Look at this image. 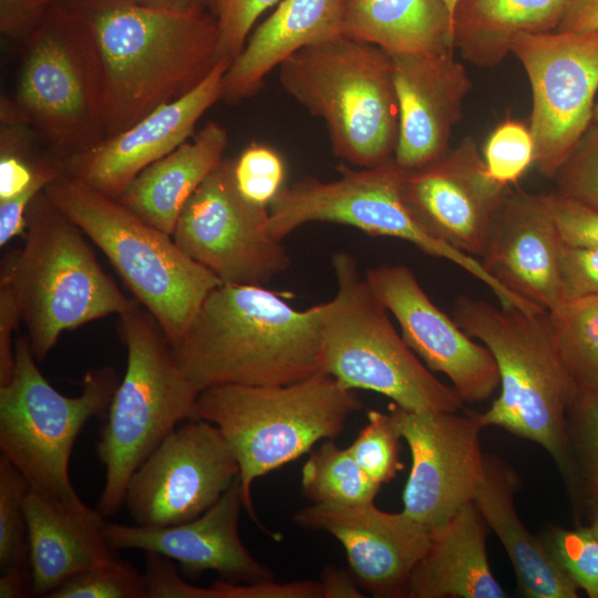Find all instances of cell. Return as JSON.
Here are the masks:
<instances>
[{"label":"cell","instance_id":"11a10c76","mask_svg":"<svg viewBox=\"0 0 598 598\" xmlns=\"http://www.w3.org/2000/svg\"><path fill=\"white\" fill-rule=\"evenodd\" d=\"M448 10L451 11L452 13V17H453V11H454V8H455V4L457 2V0H444Z\"/></svg>","mask_w":598,"mask_h":598},{"label":"cell","instance_id":"2e32d148","mask_svg":"<svg viewBox=\"0 0 598 598\" xmlns=\"http://www.w3.org/2000/svg\"><path fill=\"white\" fill-rule=\"evenodd\" d=\"M392 423L411 453L403 512L431 535L473 503L485 473L476 414L410 411L391 403Z\"/></svg>","mask_w":598,"mask_h":598},{"label":"cell","instance_id":"9c48e42d","mask_svg":"<svg viewBox=\"0 0 598 598\" xmlns=\"http://www.w3.org/2000/svg\"><path fill=\"white\" fill-rule=\"evenodd\" d=\"M331 265L337 292L324 302L321 371L348 389L374 391L410 411L458 412L464 402L398 334L354 256L334 252Z\"/></svg>","mask_w":598,"mask_h":598},{"label":"cell","instance_id":"f907efd6","mask_svg":"<svg viewBox=\"0 0 598 598\" xmlns=\"http://www.w3.org/2000/svg\"><path fill=\"white\" fill-rule=\"evenodd\" d=\"M322 598H361L364 597L352 574L334 566L323 569L320 580Z\"/></svg>","mask_w":598,"mask_h":598},{"label":"cell","instance_id":"e575fe53","mask_svg":"<svg viewBox=\"0 0 598 598\" xmlns=\"http://www.w3.org/2000/svg\"><path fill=\"white\" fill-rule=\"evenodd\" d=\"M49 598H146L144 574L118 555L96 561L53 590Z\"/></svg>","mask_w":598,"mask_h":598},{"label":"cell","instance_id":"3957f363","mask_svg":"<svg viewBox=\"0 0 598 598\" xmlns=\"http://www.w3.org/2000/svg\"><path fill=\"white\" fill-rule=\"evenodd\" d=\"M454 320L492 353L499 394L478 413L484 427L498 426L540 445L559 471L566 455V413L579 390L557 350L548 311L499 308L461 296Z\"/></svg>","mask_w":598,"mask_h":598},{"label":"cell","instance_id":"f35d334b","mask_svg":"<svg viewBox=\"0 0 598 598\" xmlns=\"http://www.w3.org/2000/svg\"><path fill=\"white\" fill-rule=\"evenodd\" d=\"M285 165L272 148L252 143L235 159V179L249 202L268 207L283 187Z\"/></svg>","mask_w":598,"mask_h":598},{"label":"cell","instance_id":"277c9868","mask_svg":"<svg viewBox=\"0 0 598 598\" xmlns=\"http://www.w3.org/2000/svg\"><path fill=\"white\" fill-rule=\"evenodd\" d=\"M362 408L353 390L319 371L283 385L220 384L199 392L196 419L221 431L239 465L244 508L259 525L251 498L258 477L332 440Z\"/></svg>","mask_w":598,"mask_h":598},{"label":"cell","instance_id":"7402d4cb","mask_svg":"<svg viewBox=\"0 0 598 598\" xmlns=\"http://www.w3.org/2000/svg\"><path fill=\"white\" fill-rule=\"evenodd\" d=\"M563 245L548 194L509 189L491 223L480 261L507 289L549 311L564 301Z\"/></svg>","mask_w":598,"mask_h":598},{"label":"cell","instance_id":"8992f818","mask_svg":"<svg viewBox=\"0 0 598 598\" xmlns=\"http://www.w3.org/2000/svg\"><path fill=\"white\" fill-rule=\"evenodd\" d=\"M44 193L104 252L171 344L176 343L207 295L223 283L219 278L188 257L172 235L66 172Z\"/></svg>","mask_w":598,"mask_h":598},{"label":"cell","instance_id":"836d02e7","mask_svg":"<svg viewBox=\"0 0 598 598\" xmlns=\"http://www.w3.org/2000/svg\"><path fill=\"white\" fill-rule=\"evenodd\" d=\"M30 485L0 455V570L30 569L25 499Z\"/></svg>","mask_w":598,"mask_h":598},{"label":"cell","instance_id":"f5cc1de1","mask_svg":"<svg viewBox=\"0 0 598 598\" xmlns=\"http://www.w3.org/2000/svg\"><path fill=\"white\" fill-rule=\"evenodd\" d=\"M138 4L172 8V9H190V8H208L210 9L212 0H126Z\"/></svg>","mask_w":598,"mask_h":598},{"label":"cell","instance_id":"603a6c76","mask_svg":"<svg viewBox=\"0 0 598 598\" xmlns=\"http://www.w3.org/2000/svg\"><path fill=\"white\" fill-rule=\"evenodd\" d=\"M399 105L393 158L408 172L427 166L450 150L453 127L472 87L453 50L432 54L391 55Z\"/></svg>","mask_w":598,"mask_h":598},{"label":"cell","instance_id":"6da1fadb","mask_svg":"<svg viewBox=\"0 0 598 598\" xmlns=\"http://www.w3.org/2000/svg\"><path fill=\"white\" fill-rule=\"evenodd\" d=\"M61 1L86 24L99 53L105 137L189 93L220 61L217 23L208 8Z\"/></svg>","mask_w":598,"mask_h":598},{"label":"cell","instance_id":"f6af8a7d","mask_svg":"<svg viewBox=\"0 0 598 598\" xmlns=\"http://www.w3.org/2000/svg\"><path fill=\"white\" fill-rule=\"evenodd\" d=\"M206 598H322V589L320 581L313 580L236 584L218 579L206 588Z\"/></svg>","mask_w":598,"mask_h":598},{"label":"cell","instance_id":"ba28073f","mask_svg":"<svg viewBox=\"0 0 598 598\" xmlns=\"http://www.w3.org/2000/svg\"><path fill=\"white\" fill-rule=\"evenodd\" d=\"M138 302L118 316L126 368L113 395L96 444L105 483L96 504L113 517L127 483L150 453L177 424L196 419L199 391L179 367L163 329Z\"/></svg>","mask_w":598,"mask_h":598},{"label":"cell","instance_id":"cb8c5ba5","mask_svg":"<svg viewBox=\"0 0 598 598\" xmlns=\"http://www.w3.org/2000/svg\"><path fill=\"white\" fill-rule=\"evenodd\" d=\"M347 0H282L248 37L223 81L226 103L256 94L270 71L298 50L342 34Z\"/></svg>","mask_w":598,"mask_h":598},{"label":"cell","instance_id":"ac0fdd59","mask_svg":"<svg viewBox=\"0 0 598 598\" xmlns=\"http://www.w3.org/2000/svg\"><path fill=\"white\" fill-rule=\"evenodd\" d=\"M509 192L487 173L472 136L427 166L408 172L404 198L434 237L470 256H481L491 223Z\"/></svg>","mask_w":598,"mask_h":598},{"label":"cell","instance_id":"d4e9b609","mask_svg":"<svg viewBox=\"0 0 598 598\" xmlns=\"http://www.w3.org/2000/svg\"><path fill=\"white\" fill-rule=\"evenodd\" d=\"M33 596L53 590L96 561L116 556L96 508H75L29 488L25 499Z\"/></svg>","mask_w":598,"mask_h":598},{"label":"cell","instance_id":"bcb514c9","mask_svg":"<svg viewBox=\"0 0 598 598\" xmlns=\"http://www.w3.org/2000/svg\"><path fill=\"white\" fill-rule=\"evenodd\" d=\"M146 598H203L204 587L187 582L172 559L145 553Z\"/></svg>","mask_w":598,"mask_h":598},{"label":"cell","instance_id":"4fadbf2b","mask_svg":"<svg viewBox=\"0 0 598 598\" xmlns=\"http://www.w3.org/2000/svg\"><path fill=\"white\" fill-rule=\"evenodd\" d=\"M268 221V207L239 192L235 159L223 158L188 198L172 236L223 283L265 286L291 265Z\"/></svg>","mask_w":598,"mask_h":598},{"label":"cell","instance_id":"74e56055","mask_svg":"<svg viewBox=\"0 0 598 598\" xmlns=\"http://www.w3.org/2000/svg\"><path fill=\"white\" fill-rule=\"evenodd\" d=\"M482 155L494 182L504 187L516 184L534 165L529 127L515 120L502 122L488 136Z\"/></svg>","mask_w":598,"mask_h":598},{"label":"cell","instance_id":"d6a6232c","mask_svg":"<svg viewBox=\"0 0 598 598\" xmlns=\"http://www.w3.org/2000/svg\"><path fill=\"white\" fill-rule=\"evenodd\" d=\"M560 473L576 504L598 507V392L579 391L567 410Z\"/></svg>","mask_w":598,"mask_h":598},{"label":"cell","instance_id":"5bb4252c","mask_svg":"<svg viewBox=\"0 0 598 598\" xmlns=\"http://www.w3.org/2000/svg\"><path fill=\"white\" fill-rule=\"evenodd\" d=\"M511 53L522 63L532 89L534 166L554 178L592 122L598 29L522 34Z\"/></svg>","mask_w":598,"mask_h":598},{"label":"cell","instance_id":"7bdbcfd3","mask_svg":"<svg viewBox=\"0 0 598 598\" xmlns=\"http://www.w3.org/2000/svg\"><path fill=\"white\" fill-rule=\"evenodd\" d=\"M548 196L563 243L574 247L598 248V210L556 192Z\"/></svg>","mask_w":598,"mask_h":598},{"label":"cell","instance_id":"d590c367","mask_svg":"<svg viewBox=\"0 0 598 598\" xmlns=\"http://www.w3.org/2000/svg\"><path fill=\"white\" fill-rule=\"evenodd\" d=\"M368 422L348 447L365 474L382 485L403 468L400 462V435L389 413L370 410Z\"/></svg>","mask_w":598,"mask_h":598},{"label":"cell","instance_id":"ffe728a7","mask_svg":"<svg viewBox=\"0 0 598 598\" xmlns=\"http://www.w3.org/2000/svg\"><path fill=\"white\" fill-rule=\"evenodd\" d=\"M230 63L220 60L189 93L158 106L126 130L66 157L63 159L65 172L118 199L143 169L186 142L198 120L221 100L224 75Z\"/></svg>","mask_w":598,"mask_h":598},{"label":"cell","instance_id":"9a60e30c","mask_svg":"<svg viewBox=\"0 0 598 598\" xmlns=\"http://www.w3.org/2000/svg\"><path fill=\"white\" fill-rule=\"evenodd\" d=\"M239 477L231 447L215 424L190 420L176 426L132 474L124 504L136 525L190 522Z\"/></svg>","mask_w":598,"mask_h":598},{"label":"cell","instance_id":"b9f144b4","mask_svg":"<svg viewBox=\"0 0 598 598\" xmlns=\"http://www.w3.org/2000/svg\"><path fill=\"white\" fill-rule=\"evenodd\" d=\"M64 173L65 164L59 156L35 159L30 183L17 195L0 200L1 248L17 236H24L30 204L51 182Z\"/></svg>","mask_w":598,"mask_h":598},{"label":"cell","instance_id":"44dd1931","mask_svg":"<svg viewBox=\"0 0 598 598\" xmlns=\"http://www.w3.org/2000/svg\"><path fill=\"white\" fill-rule=\"evenodd\" d=\"M241 507L244 495L237 477L214 506L190 522L150 527L106 520L103 534L115 551L138 549L176 560L186 578L214 570L236 584L274 580L272 571L251 555L240 538Z\"/></svg>","mask_w":598,"mask_h":598},{"label":"cell","instance_id":"4dcf8cb0","mask_svg":"<svg viewBox=\"0 0 598 598\" xmlns=\"http://www.w3.org/2000/svg\"><path fill=\"white\" fill-rule=\"evenodd\" d=\"M559 355L579 391L598 392V296L566 300L548 311Z\"/></svg>","mask_w":598,"mask_h":598},{"label":"cell","instance_id":"52a82bcc","mask_svg":"<svg viewBox=\"0 0 598 598\" xmlns=\"http://www.w3.org/2000/svg\"><path fill=\"white\" fill-rule=\"evenodd\" d=\"M278 73L287 94L324 121L336 157L360 168L393 157L399 105L388 52L341 35L298 50Z\"/></svg>","mask_w":598,"mask_h":598},{"label":"cell","instance_id":"f546056e","mask_svg":"<svg viewBox=\"0 0 598 598\" xmlns=\"http://www.w3.org/2000/svg\"><path fill=\"white\" fill-rule=\"evenodd\" d=\"M453 17L444 0H347L342 34L390 55L454 50Z\"/></svg>","mask_w":598,"mask_h":598},{"label":"cell","instance_id":"83f0119b","mask_svg":"<svg viewBox=\"0 0 598 598\" xmlns=\"http://www.w3.org/2000/svg\"><path fill=\"white\" fill-rule=\"evenodd\" d=\"M225 127L206 123L190 141L143 169L118 200L150 225L172 235L188 198L223 161Z\"/></svg>","mask_w":598,"mask_h":598},{"label":"cell","instance_id":"7a4b0ae2","mask_svg":"<svg viewBox=\"0 0 598 598\" xmlns=\"http://www.w3.org/2000/svg\"><path fill=\"white\" fill-rule=\"evenodd\" d=\"M323 311L324 302L297 310L265 286L220 283L171 346L199 392L289 384L321 371Z\"/></svg>","mask_w":598,"mask_h":598},{"label":"cell","instance_id":"ab89813d","mask_svg":"<svg viewBox=\"0 0 598 598\" xmlns=\"http://www.w3.org/2000/svg\"><path fill=\"white\" fill-rule=\"evenodd\" d=\"M554 178L556 193L598 210V123L591 122Z\"/></svg>","mask_w":598,"mask_h":598},{"label":"cell","instance_id":"5b68a950","mask_svg":"<svg viewBox=\"0 0 598 598\" xmlns=\"http://www.w3.org/2000/svg\"><path fill=\"white\" fill-rule=\"evenodd\" d=\"M84 236L43 189L27 210L23 247L2 258L38 362L64 331L120 316L138 303L103 270Z\"/></svg>","mask_w":598,"mask_h":598},{"label":"cell","instance_id":"7c38bea8","mask_svg":"<svg viewBox=\"0 0 598 598\" xmlns=\"http://www.w3.org/2000/svg\"><path fill=\"white\" fill-rule=\"evenodd\" d=\"M339 172L341 176L333 181L306 177L283 185L268 206L270 234L282 240L305 224L332 223L371 236L399 238L461 267L486 285L501 302L516 299L480 260L437 239L420 224L403 194L408 171L393 157L368 168L340 165Z\"/></svg>","mask_w":598,"mask_h":598},{"label":"cell","instance_id":"816d5d0a","mask_svg":"<svg viewBox=\"0 0 598 598\" xmlns=\"http://www.w3.org/2000/svg\"><path fill=\"white\" fill-rule=\"evenodd\" d=\"M33 596L30 569H11L1 573L0 598H24Z\"/></svg>","mask_w":598,"mask_h":598},{"label":"cell","instance_id":"d6986e66","mask_svg":"<svg viewBox=\"0 0 598 598\" xmlns=\"http://www.w3.org/2000/svg\"><path fill=\"white\" fill-rule=\"evenodd\" d=\"M297 525L322 530L343 546L359 586L379 598H408L411 576L432 535L400 513L360 505L316 504L295 514Z\"/></svg>","mask_w":598,"mask_h":598},{"label":"cell","instance_id":"9f6ffc18","mask_svg":"<svg viewBox=\"0 0 598 598\" xmlns=\"http://www.w3.org/2000/svg\"><path fill=\"white\" fill-rule=\"evenodd\" d=\"M592 122H594V123H598V103H596V104H595V107H594Z\"/></svg>","mask_w":598,"mask_h":598},{"label":"cell","instance_id":"7dc6e473","mask_svg":"<svg viewBox=\"0 0 598 598\" xmlns=\"http://www.w3.org/2000/svg\"><path fill=\"white\" fill-rule=\"evenodd\" d=\"M21 315L8 268H0V385L6 384L14 367V340Z\"/></svg>","mask_w":598,"mask_h":598},{"label":"cell","instance_id":"ee69618b","mask_svg":"<svg viewBox=\"0 0 598 598\" xmlns=\"http://www.w3.org/2000/svg\"><path fill=\"white\" fill-rule=\"evenodd\" d=\"M563 298L598 296V248L563 245L560 251Z\"/></svg>","mask_w":598,"mask_h":598},{"label":"cell","instance_id":"4316f807","mask_svg":"<svg viewBox=\"0 0 598 598\" xmlns=\"http://www.w3.org/2000/svg\"><path fill=\"white\" fill-rule=\"evenodd\" d=\"M486 523L474 503L436 534L411 576L408 598H505L487 557Z\"/></svg>","mask_w":598,"mask_h":598},{"label":"cell","instance_id":"8d00e7d4","mask_svg":"<svg viewBox=\"0 0 598 598\" xmlns=\"http://www.w3.org/2000/svg\"><path fill=\"white\" fill-rule=\"evenodd\" d=\"M548 553L571 580L598 598V539L588 526L577 529L549 527L540 538Z\"/></svg>","mask_w":598,"mask_h":598},{"label":"cell","instance_id":"30bf717a","mask_svg":"<svg viewBox=\"0 0 598 598\" xmlns=\"http://www.w3.org/2000/svg\"><path fill=\"white\" fill-rule=\"evenodd\" d=\"M120 379L111 365L89 369L81 393L68 396L44 378L28 337L14 339V367L0 385V451L42 495L81 508L69 464L75 441L91 419L103 422Z\"/></svg>","mask_w":598,"mask_h":598},{"label":"cell","instance_id":"8fae6325","mask_svg":"<svg viewBox=\"0 0 598 598\" xmlns=\"http://www.w3.org/2000/svg\"><path fill=\"white\" fill-rule=\"evenodd\" d=\"M21 116L65 159L105 137L102 68L86 24L61 0L23 41Z\"/></svg>","mask_w":598,"mask_h":598},{"label":"cell","instance_id":"c3c4849f","mask_svg":"<svg viewBox=\"0 0 598 598\" xmlns=\"http://www.w3.org/2000/svg\"><path fill=\"white\" fill-rule=\"evenodd\" d=\"M58 0H0V31L12 40H24Z\"/></svg>","mask_w":598,"mask_h":598},{"label":"cell","instance_id":"60d3db41","mask_svg":"<svg viewBox=\"0 0 598 598\" xmlns=\"http://www.w3.org/2000/svg\"><path fill=\"white\" fill-rule=\"evenodd\" d=\"M279 0H212L218 29V59L230 62L240 53L259 17Z\"/></svg>","mask_w":598,"mask_h":598},{"label":"cell","instance_id":"1f68e13d","mask_svg":"<svg viewBox=\"0 0 598 598\" xmlns=\"http://www.w3.org/2000/svg\"><path fill=\"white\" fill-rule=\"evenodd\" d=\"M301 488L316 504L360 505L373 503L381 485L365 474L348 448L327 440L303 464Z\"/></svg>","mask_w":598,"mask_h":598},{"label":"cell","instance_id":"db71d44e","mask_svg":"<svg viewBox=\"0 0 598 598\" xmlns=\"http://www.w3.org/2000/svg\"><path fill=\"white\" fill-rule=\"evenodd\" d=\"M588 514L590 519V525L588 527L598 539V507L589 511Z\"/></svg>","mask_w":598,"mask_h":598},{"label":"cell","instance_id":"e0dca14e","mask_svg":"<svg viewBox=\"0 0 598 598\" xmlns=\"http://www.w3.org/2000/svg\"><path fill=\"white\" fill-rule=\"evenodd\" d=\"M364 276L396 319L405 343L431 371L448 378L463 402H483L494 394L499 374L491 351L434 305L410 268L380 265Z\"/></svg>","mask_w":598,"mask_h":598},{"label":"cell","instance_id":"484cf974","mask_svg":"<svg viewBox=\"0 0 598 598\" xmlns=\"http://www.w3.org/2000/svg\"><path fill=\"white\" fill-rule=\"evenodd\" d=\"M519 486L514 470L485 454V473L473 503L496 534L513 565L520 592L528 598H576L578 587L519 519L514 495Z\"/></svg>","mask_w":598,"mask_h":598},{"label":"cell","instance_id":"681fc988","mask_svg":"<svg viewBox=\"0 0 598 598\" xmlns=\"http://www.w3.org/2000/svg\"><path fill=\"white\" fill-rule=\"evenodd\" d=\"M598 29V0H568L556 31L585 32Z\"/></svg>","mask_w":598,"mask_h":598},{"label":"cell","instance_id":"f1b7e54d","mask_svg":"<svg viewBox=\"0 0 598 598\" xmlns=\"http://www.w3.org/2000/svg\"><path fill=\"white\" fill-rule=\"evenodd\" d=\"M568 0H457L452 45L480 68L501 64L517 37L554 31Z\"/></svg>","mask_w":598,"mask_h":598}]
</instances>
